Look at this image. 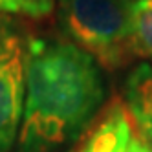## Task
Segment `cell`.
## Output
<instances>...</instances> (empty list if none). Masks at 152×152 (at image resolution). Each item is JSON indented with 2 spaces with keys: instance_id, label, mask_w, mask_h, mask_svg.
<instances>
[{
  "instance_id": "cell-1",
  "label": "cell",
  "mask_w": 152,
  "mask_h": 152,
  "mask_svg": "<svg viewBox=\"0 0 152 152\" xmlns=\"http://www.w3.org/2000/svg\"><path fill=\"white\" fill-rule=\"evenodd\" d=\"M106 97L101 64L68 39H29L17 152H59L77 141Z\"/></svg>"
},
{
  "instance_id": "cell-2",
  "label": "cell",
  "mask_w": 152,
  "mask_h": 152,
  "mask_svg": "<svg viewBox=\"0 0 152 152\" xmlns=\"http://www.w3.org/2000/svg\"><path fill=\"white\" fill-rule=\"evenodd\" d=\"M59 22L68 40L104 68H121L136 57L123 0H59Z\"/></svg>"
},
{
  "instance_id": "cell-3",
  "label": "cell",
  "mask_w": 152,
  "mask_h": 152,
  "mask_svg": "<svg viewBox=\"0 0 152 152\" xmlns=\"http://www.w3.org/2000/svg\"><path fill=\"white\" fill-rule=\"evenodd\" d=\"M29 37L13 18L0 15V152L17 145L26 95Z\"/></svg>"
},
{
  "instance_id": "cell-4",
  "label": "cell",
  "mask_w": 152,
  "mask_h": 152,
  "mask_svg": "<svg viewBox=\"0 0 152 152\" xmlns=\"http://www.w3.org/2000/svg\"><path fill=\"white\" fill-rule=\"evenodd\" d=\"M136 136L125 103L114 99L84 132L73 152H128Z\"/></svg>"
},
{
  "instance_id": "cell-5",
  "label": "cell",
  "mask_w": 152,
  "mask_h": 152,
  "mask_svg": "<svg viewBox=\"0 0 152 152\" xmlns=\"http://www.w3.org/2000/svg\"><path fill=\"white\" fill-rule=\"evenodd\" d=\"M125 106L134 119L139 136L152 148V64H137L128 73L125 83Z\"/></svg>"
},
{
  "instance_id": "cell-6",
  "label": "cell",
  "mask_w": 152,
  "mask_h": 152,
  "mask_svg": "<svg viewBox=\"0 0 152 152\" xmlns=\"http://www.w3.org/2000/svg\"><path fill=\"white\" fill-rule=\"evenodd\" d=\"M128 15L134 55L152 61V0L128 2Z\"/></svg>"
},
{
  "instance_id": "cell-7",
  "label": "cell",
  "mask_w": 152,
  "mask_h": 152,
  "mask_svg": "<svg viewBox=\"0 0 152 152\" xmlns=\"http://www.w3.org/2000/svg\"><path fill=\"white\" fill-rule=\"evenodd\" d=\"M55 0H0V13L24 15V17H46L53 11Z\"/></svg>"
},
{
  "instance_id": "cell-8",
  "label": "cell",
  "mask_w": 152,
  "mask_h": 152,
  "mask_svg": "<svg viewBox=\"0 0 152 152\" xmlns=\"http://www.w3.org/2000/svg\"><path fill=\"white\" fill-rule=\"evenodd\" d=\"M128 152H152V148L145 143V139L141 137L139 134H136L134 139H132V143H130Z\"/></svg>"
},
{
  "instance_id": "cell-9",
  "label": "cell",
  "mask_w": 152,
  "mask_h": 152,
  "mask_svg": "<svg viewBox=\"0 0 152 152\" xmlns=\"http://www.w3.org/2000/svg\"><path fill=\"white\" fill-rule=\"evenodd\" d=\"M123 2H126V4H128V2H134V0H123Z\"/></svg>"
}]
</instances>
